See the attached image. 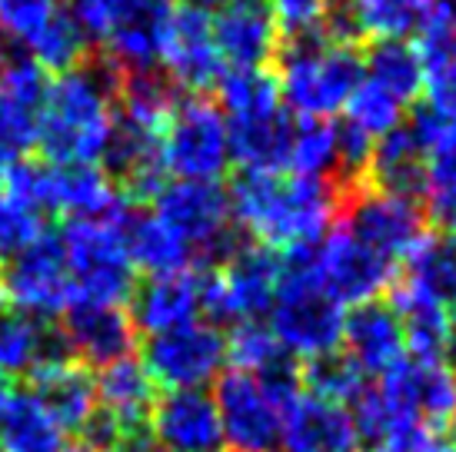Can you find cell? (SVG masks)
Wrapping results in <instances>:
<instances>
[{
	"label": "cell",
	"instance_id": "1",
	"mask_svg": "<svg viewBox=\"0 0 456 452\" xmlns=\"http://www.w3.org/2000/svg\"><path fill=\"white\" fill-rule=\"evenodd\" d=\"M227 197L233 223L277 253L320 243L343 206V190L333 180L293 174H240Z\"/></svg>",
	"mask_w": 456,
	"mask_h": 452
},
{
	"label": "cell",
	"instance_id": "2",
	"mask_svg": "<svg viewBox=\"0 0 456 452\" xmlns=\"http://www.w3.org/2000/svg\"><path fill=\"white\" fill-rule=\"evenodd\" d=\"M117 87L120 74L103 57L51 80L40 130L47 164L97 166L103 160L117 124Z\"/></svg>",
	"mask_w": 456,
	"mask_h": 452
},
{
	"label": "cell",
	"instance_id": "3",
	"mask_svg": "<svg viewBox=\"0 0 456 452\" xmlns=\"http://www.w3.org/2000/svg\"><path fill=\"white\" fill-rule=\"evenodd\" d=\"M363 80V57L350 40L327 30L293 37L280 51V101L304 120H330Z\"/></svg>",
	"mask_w": 456,
	"mask_h": 452
},
{
	"label": "cell",
	"instance_id": "4",
	"mask_svg": "<svg viewBox=\"0 0 456 452\" xmlns=\"http://www.w3.org/2000/svg\"><path fill=\"white\" fill-rule=\"evenodd\" d=\"M304 392L300 369L287 376H250L227 369L210 392L220 416V436L227 452H280L283 419L290 402Z\"/></svg>",
	"mask_w": 456,
	"mask_h": 452
},
{
	"label": "cell",
	"instance_id": "5",
	"mask_svg": "<svg viewBox=\"0 0 456 452\" xmlns=\"http://www.w3.org/2000/svg\"><path fill=\"white\" fill-rule=\"evenodd\" d=\"M343 306L314 283L300 263L283 256V279L266 313V329L273 333L280 350L297 359H320L340 350L343 339Z\"/></svg>",
	"mask_w": 456,
	"mask_h": 452
},
{
	"label": "cell",
	"instance_id": "6",
	"mask_svg": "<svg viewBox=\"0 0 456 452\" xmlns=\"http://www.w3.org/2000/svg\"><path fill=\"white\" fill-rule=\"evenodd\" d=\"M61 250L74 283L77 303L120 306L134 296V260L120 220H70L61 230Z\"/></svg>",
	"mask_w": 456,
	"mask_h": 452
},
{
	"label": "cell",
	"instance_id": "7",
	"mask_svg": "<svg viewBox=\"0 0 456 452\" xmlns=\"http://www.w3.org/2000/svg\"><path fill=\"white\" fill-rule=\"evenodd\" d=\"M283 279V253L247 243L230 253L220 270L200 277V316L210 327L256 323L270 313Z\"/></svg>",
	"mask_w": 456,
	"mask_h": 452
},
{
	"label": "cell",
	"instance_id": "8",
	"mask_svg": "<svg viewBox=\"0 0 456 452\" xmlns=\"http://www.w3.org/2000/svg\"><path fill=\"white\" fill-rule=\"evenodd\" d=\"M153 216L187 246L193 266L224 263L237 250L230 197L220 183L174 180L153 197Z\"/></svg>",
	"mask_w": 456,
	"mask_h": 452
},
{
	"label": "cell",
	"instance_id": "9",
	"mask_svg": "<svg viewBox=\"0 0 456 452\" xmlns=\"http://www.w3.org/2000/svg\"><path fill=\"white\" fill-rule=\"evenodd\" d=\"M167 176L187 183H216L230 166V124L220 103L207 97L177 101L160 140Z\"/></svg>",
	"mask_w": 456,
	"mask_h": 452
},
{
	"label": "cell",
	"instance_id": "10",
	"mask_svg": "<svg viewBox=\"0 0 456 452\" xmlns=\"http://www.w3.org/2000/svg\"><path fill=\"white\" fill-rule=\"evenodd\" d=\"M283 256H290L293 263L304 266L306 273L314 277V283L323 293H330L340 306L373 303L393 279L390 260H383L380 253L363 246L343 226L327 233L314 246H300V250H290Z\"/></svg>",
	"mask_w": 456,
	"mask_h": 452
},
{
	"label": "cell",
	"instance_id": "11",
	"mask_svg": "<svg viewBox=\"0 0 456 452\" xmlns=\"http://www.w3.org/2000/svg\"><path fill=\"white\" fill-rule=\"evenodd\" d=\"M346 210V233H354L363 246L380 253L383 260H406L427 237V216L417 206L413 197L387 193V190L370 187L367 180L343 193Z\"/></svg>",
	"mask_w": 456,
	"mask_h": 452
},
{
	"label": "cell",
	"instance_id": "12",
	"mask_svg": "<svg viewBox=\"0 0 456 452\" xmlns=\"http://www.w3.org/2000/svg\"><path fill=\"white\" fill-rule=\"evenodd\" d=\"M143 366L153 386L170 390H203L224 376L227 366V336L207 319H193L187 327L157 333L147 343Z\"/></svg>",
	"mask_w": 456,
	"mask_h": 452
},
{
	"label": "cell",
	"instance_id": "13",
	"mask_svg": "<svg viewBox=\"0 0 456 452\" xmlns=\"http://www.w3.org/2000/svg\"><path fill=\"white\" fill-rule=\"evenodd\" d=\"M0 277L7 289V303H17L20 313L44 319V323L64 316L77 303L57 233H44L34 246L13 256Z\"/></svg>",
	"mask_w": 456,
	"mask_h": 452
},
{
	"label": "cell",
	"instance_id": "14",
	"mask_svg": "<svg viewBox=\"0 0 456 452\" xmlns=\"http://www.w3.org/2000/svg\"><path fill=\"white\" fill-rule=\"evenodd\" d=\"M436 24H456L444 0H343L330 11L323 30L354 44L356 34L373 40L423 37Z\"/></svg>",
	"mask_w": 456,
	"mask_h": 452
},
{
	"label": "cell",
	"instance_id": "15",
	"mask_svg": "<svg viewBox=\"0 0 456 452\" xmlns=\"http://www.w3.org/2000/svg\"><path fill=\"white\" fill-rule=\"evenodd\" d=\"M160 63L167 70V80L177 87L207 90L220 84L227 67L220 61L214 40V20L207 11L197 7H170L160 40Z\"/></svg>",
	"mask_w": 456,
	"mask_h": 452
},
{
	"label": "cell",
	"instance_id": "16",
	"mask_svg": "<svg viewBox=\"0 0 456 452\" xmlns=\"http://www.w3.org/2000/svg\"><path fill=\"white\" fill-rule=\"evenodd\" d=\"M47 87L51 80L34 61H7L0 74V164H13L40 147Z\"/></svg>",
	"mask_w": 456,
	"mask_h": 452
},
{
	"label": "cell",
	"instance_id": "17",
	"mask_svg": "<svg viewBox=\"0 0 456 452\" xmlns=\"http://www.w3.org/2000/svg\"><path fill=\"white\" fill-rule=\"evenodd\" d=\"M157 452H224L216 402L207 390H170L147 416Z\"/></svg>",
	"mask_w": 456,
	"mask_h": 452
},
{
	"label": "cell",
	"instance_id": "18",
	"mask_svg": "<svg viewBox=\"0 0 456 452\" xmlns=\"http://www.w3.org/2000/svg\"><path fill=\"white\" fill-rule=\"evenodd\" d=\"M64 343L67 352L80 359V366L103 369L134 356L137 329L120 306H101V303H74L64 313Z\"/></svg>",
	"mask_w": 456,
	"mask_h": 452
},
{
	"label": "cell",
	"instance_id": "19",
	"mask_svg": "<svg viewBox=\"0 0 456 452\" xmlns=\"http://www.w3.org/2000/svg\"><path fill=\"white\" fill-rule=\"evenodd\" d=\"M343 356L363 373V376H387L393 366L406 359V336L400 316L390 303H363L354 306L343 319Z\"/></svg>",
	"mask_w": 456,
	"mask_h": 452
},
{
	"label": "cell",
	"instance_id": "20",
	"mask_svg": "<svg viewBox=\"0 0 456 452\" xmlns=\"http://www.w3.org/2000/svg\"><path fill=\"white\" fill-rule=\"evenodd\" d=\"M214 40L227 70H260L280 53V27L260 0H237L216 11Z\"/></svg>",
	"mask_w": 456,
	"mask_h": 452
},
{
	"label": "cell",
	"instance_id": "21",
	"mask_svg": "<svg viewBox=\"0 0 456 452\" xmlns=\"http://www.w3.org/2000/svg\"><path fill=\"white\" fill-rule=\"evenodd\" d=\"M380 383L400 400L419 429L446 426L456 413V369L450 363H419L406 356Z\"/></svg>",
	"mask_w": 456,
	"mask_h": 452
},
{
	"label": "cell",
	"instance_id": "22",
	"mask_svg": "<svg viewBox=\"0 0 456 452\" xmlns=\"http://www.w3.org/2000/svg\"><path fill=\"white\" fill-rule=\"evenodd\" d=\"M360 432L346 406L300 392L283 419L280 452H360Z\"/></svg>",
	"mask_w": 456,
	"mask_h": 452
},
{
	"label": "cell",
	"instance_id": "23",
	"mask_svg": "<svg viewBox=\"0 0 456 452\" xmlns=\"http://www.w3.org/2000/svg\"><path fill=\"white\" fill-rule=\"evenodd\" d=\"M130 323L137 333L157 336L167 329L200 319V273H167L151 277L130 296Z\"/></svg>",
	"mask_w": 456,
	"mask_h": 452
},
{
	"label": "cell",
	"instance_id": "24",
	"mask_svg": "<svg viewBox=\"0 0 456 452\" xmlns=\"http://www.w3.org/2000/svg\"><path fill=\"white\" fill-rule=\"evenodd\" d=\"M70 359L64 333L27 313H0V376H34L44 366Z\"/></svg>",
	"mask_w": 456,
	"mask_h": 452
},
{
	"label": "cell",
	"instance_id": "25",
	"mask_svg": "<svg viewBox=\"0 0 456 452\" xmlns=\"http://www.w3.org/2000/svg\"><path fill=\"white\" fill-rule=\"evenodd\" d=\"M30 379H34L30 392L64 432H84L90 419L97 416V390H94V376L87 373V366L64 359V363L44 366Z\"/></svg>",
	"mask_w": 456,
	"mask_h": 452
},
{
	"label": "cell",
	"instance_id": "26",
	"mask_svg": "<svg viewBox=\"0 0 456 452\" xmlns=\"http://www.w3.org/2000/svg\"><path fill=\"white\" fill-rule=\"evenodd\" d=\"M393 313L400 316L410 359L419 363H446L456 350V313L440 303L417 296L410 289H393Z\"/></svg>",
	"mask_w": 456,
	"mask_h": 452
},
{
	"label": "cell",
	"instance_id": "27",
	"mask_svg": "<svg viewBox=\"0 0 456 452\" xmlns=\"http://www.w3.org/2000/svg\"><path fill=\"white\" fill-rule=\"evenodd\" d=\"M230 124V160L243 166V174H287L293 140V117L283 107L250 120Z\"/></svg>",
	"mask_w": 456,
	"mask_h": 452
},
{
	"label": "cell",
	"instance_id": "28",
	"mask_svg": "<svg viewBox=\"0 0 456 452\" xmlns=\"http://www.w3.org/2000/svg\"><path fill=\"white\" fill-rule=\"evenodd\" d=\"M167 4L153 0L143 11L130 13L127 20L103 37V61L114 67L120 77L134 74H153V67L160 63V40H164L167 24Z\"/></svg>",
	"mask_w": 456,
	"mask_h": 452
},
{
	"label": "cell",
	"instance_id": "29",
	"mask_svg": "<svg viewBox=\"0 0 456 452\" xmlns=\"http://www.w3.org/2000/svg\"><path fill=\"white\" fill-rule=\"evenodd\" d=\"M94 390H97V413L110 416L117 423H147L157 400V386L137 356L103 366L94 376Z\"/></svg>",
	"mask_w": 456,
	"mask_h": 452
},
{
	"label": "cell",
	"instance_id": "30",
	"mask_svg": "<svg viewBox=\"0 0 456 452\" xmlns=\"http://www.w3.org/2000/svg\"><path fill=\"white\" fill-rule=\"evenodd\" d=\"M423 166H427V147L417 140L410 124H400L373 143L367 164L370 187L400 193V197H417L423 183Z\"/></svg>",
	"mask_w": 456,
	"mask_h": 452
},
{
	"label": "cell",
	"instance_id": "31",
	"mask_svg": "<svg viewBox=\"0 0 456 452\" xmlns=\"http://www.w3.org/2000/svg\"><path fill=\"white\" fill-rule=\"evenodd\" d=\"M0 452H67V432L30 390L11 392L0 413Z\"/></svg>",
	"mask_w": 456,
	"mask_h": 452
},
{
	"label": "cell",
	"instance_id": "32",
	"mask_svg": "<svg viewBox=\"0 0 456 452\" xmlns=\"http://www.w3.org/2000/svg\"><path fill=\"white\" fill-rule=\"evenodd\" d=\"M396 287L427 296L456 313V233L450 237L427 233L423 243L403 260V279Z\"/></svg>",
	"mask_w": 456,
	"mask_h": 452
},
{
	"label": "cell",
	"instance_id": "33",
	"mask_svg": "<svg viewBox=\"0 0 456 452\" xmlns=\"http://www.w3.org/2000/svg\"><path fill=\"white\" fill-rule=\"evenodd\" d=\"M124 239H127V253L130 260H134V270H143L151 277H167V273H187V270H193L187 246L153 214L124 216Z\"/></svg>",
	"mask_w": 456,
	"mask_h": 452
},
{
	"label": "cell",
	"instance_id": "34",
	"mask_svg": "<svg viewBox=\"0 0 456 452\" xmlns=\"http://www.w3.org/2000/svg\"><path fill=\"white\" fill-rule=\"evenodd\" d=\"M419 57L427 107L456 130V24L430 27L419 37Z\"/></svg>",
	"mask_w": 456,
	"mask_h": 452
},
{
	"label": "cell",
	"instance_id": "35",
	"mask_svg": "<svg viewBox=\"0 0 456 452\" xmlns=\"http://www.w3.org/2000/svg\"><path fill=\"white\" fill-rule=\"evenodd\" d=\"M423 57L410 40H377L363 61V80L390 93L393 101L406 103L423 90Z\"/></svg>",
	"mask_w": 456,
	"mask_h": 452
},
{
	"label": "cell",
	"instance_id": "36",
	"mask_svg": "<svg viewBox=\"0 0 456 452\" xmlns=\"http://www.w3.org/2000/svg\"><path fill=\"white\" fill-rule=\"evenodd\" d=\"M417 197L423 200V216L456 233V130L444 133L427 153Z\"/></svg>",
	"mask_w": 456,
	"mask_h": 452
},
{
	"label": "cell",
	"instance_id": "37",
	"mask_svg": "<svg viewBox=\"0 0 456 452\" xmlns=\"http://www.w3.org/2000/svg\"><path fill=\"white\" fill-rule=\"evenodd\" d=\"M227 363L240 373L250 376H287L297 373L300 366L293 363L287 352L280 350V343L273 339V333L266 329V323H240V327L230 329L227 336Z\"/></svg>",
	"mask_w": 456,
	"mask_h": 452
},
{
	"label": "cell",
	"instance_id": "38",
	"mask_svg": "<svg viewBox=\"0 0 456 452\" xmlns=\"http://www.w3.org/2000/svg\"><path fill=\"white\" fill-rule=\"evenodd\" d=\"M340 166V133L330 120H293L290 160L287 174L310 176V180H327V174H337Z\"/></svg>",
	"mask_w": 456,
	"mask_h": 452
},
{
	"label": "cell",
	"instance_id": "39",
	"mask_svg": "<svg viewBox=\"0 0 456 452\" xmlns=\"http://www.w3.org/2000/svg\"><path fill=\"white\" fill-rule=\"evenodd\" d=\"M283 107L277 77L260 70H227L220 80V110L227 120H250Z\"/></svg>",
	"mask_w": 456,
	"mask_h": 452
},
{
	"label": "cell",
	"instance_id": "40",
	"mask_svg": "<svg viewBox=\"0 0 456 452\" xmlns=\"http://www.w3.org/2000/svg\"><path fill=\"white\" fill-rule=\"evenodd\" d=\"M300 386H306V396H317V400L337 402V406H354L363 390H367V376L356 369L340 350L310 359L300 369Z\"/></svg>",
	"mask_w": 456,
	"mask_h": 452
},
{
	"label": "cell",
	"instance_id": "41",
	"mask_svg": "<svg viewBox=\"0 0 456 452\" xmlns=\"http://www.w3.org/2000/svg\"><path fill=\"white\" fill-rule=\"evenodd\" d=\"M346 120H343V130L356 133L367 143H377L383 140L390 130L400 126V117H403V103L393 101L390 93H383L380 87H373L367 80H360V87L354 90V97L346 101Z\"/></svg>",
	"mask_w": 456,
	"mask_h": 452
},
{
	"label": "cell",
	"instance_id": "42",
	"mask_svg": "<svg viewBox=\"0 0 456 452\" xmlns=\"http://www.w3.org/2000/svg\"><path fill=\"white\" fill-rule=\"evenodd\" d=\"M87 40L90 37L84 34V27L74 20V13L61 11L51 20V27L27 51L34 53V63H37L40 70L67 74V70H74V67L84 63V57H87Z\"/></svg>",
	"mask_w": 456,
	"mask_h": 452
},
{
	"label": "cell",
	"instance_id": "43",
	"mask_svg": "<svg viewBox=\"0 0 456 452\" xmlns=\"http://www.w3.org/2000/svg\"><path fill=\"white\" fill-rule=\"evenodd\" d=\"M44 233V214L37 206L17 200L11 193H0V263H11Z\"/></svg>",
	"mask_w": 456,
	"mask_h": 452
},
{
	"label": "cell",
	"instance_id": "44",
	"mask_svg": "<svg viewBox=\"0 0 456 452\" xmlns=\"http://www.w3.org/2000/svg\"><path fill=\"white\" fill-rule=\"evenodd\" d=\"M61 11V0H0V34L11 44L30 47Z\"/></svg>",
	"mask_w": 456,
	"mask_h": 452
},
{
	"label": "cell",
	"instance_id": "45",
	"mask_svg": "<svg viewBox=\"0 0 456 452\" xmlns=\"http://www.w3.org/2000/svg\"><path fill=\"white\" fill-rule=\"evenodd\" d=\"M264 7L273 13L280 30H287L290 37H304L323 30L333 0H264Z\"/></svg>",
	"mask_w": 456,
	"mask_h": 452
},
{
	"label": "cell",
	"instance_id": "46",
	"mask_svg": "<svg viewBox=\"0 0 456 452\" xmlns=\"http://www.w3.org/2000/svg\"><path fill=\"white\" fill-rule=\"evenodd\" d=\"M153 0H74V20L84 27L87 37H107L120 20H127L130 13L143 11Z\"/></svg>",
	"mask_w": 456,
	"mask_h": 452
},
{
	"label": "cell",
	"instance_id": "47",
	"mask_svg": "<svg viewBox=\"0 0 456 452\" xmlns=\"http://www.w3.org/2000/svg\"><path fill=\"white\" fill-rule=\"evenodd\" d=\"M370 452H453V446L446 440H440L430 429H419V432H410L403 440L390 442V446H380V449Z\"/></svg>",
	"mask_w": 456,
	"mask_h": 452
},
{
	"label": "cell",
	"instance_id": "48",
	"mask_svg": "<svg viewBox=\"0 0 456 452\" xmlns=\"http://www.w3.org/2000/svg\"><path fill=\"white\" fill-rule=\"evenodd\" d=\"M230 4H237V0H191V7L197 11H224Z\"/></svg>",
	"mask_w": 456,
	"mask_h": 452
},
{
	"label": "cell",
	"instance_id": "49",
	"mask_svg": "<svg viewBox=\"0 0 456 452\" xmlns=\"http://www.w3.org/2000/svg\"><path fill=\"white\" fill-rule=\"evenodd\" d=\"M7 400H11V390H7V379L0 376V413H4V406H7Z\"/></svg>",
	"mask_w": 456,
	"mask_h": 452
},
{
	"label": "cell",
	"instance_id": "50",
	"mask_svg": "<svg viewBox=\"0 0 456 452\" xmlns=\"http://www.w3.org/2000/svg\"><path fill=\"white\" fill-rule=\"evenodd\" d=\"M4 306H7V289H4V277H0V313H4Z\"/></svg>",
	"mask_w": 456,
	"mask_h": 452
},
{
	"label": "cell",
	"instance_id": "51",
	"mask_svg": "<svg viewBox=\"0 0 456 452\" xmlns=\"http://www.w3.org/2000/svg\"><path fill=\"white\" fill-rule=\"evenodd\" d=\"M446 426H450V442H453V446H456V413H453V419H450Z\"/></svg>",
	"mask_w": 456,
	"mask_h": 452
},
{
	"label": "cell",
	"instance_id": "52",
	"mask_svg": "<svg viewBox=\"0 0 456 452\" xmlns=\"http://www.w3.org/2000/svg\"><path fill=\"white\" fill-rule=\"evenodd\" d=\"M7 61H11V57H7V53L0 51V74H4V67H7Z\"/></svg>",
	"mask_w": 456,
	"mask_h": 452
},
{
	"label": "cell",
	"instance_id": "53",
	"mask_svg": "<svg viewBox=\"0 0 456 452\" xmlns=\"http://www.w3.org/2000/svg\"><path fill=\"white\" fill-rule=\"evenodd\" d=\"M4 174H7V166L0 164V193H4Z\"/></svg>",
	"mask_w": 456,
	"mask_h": 452
},
{
	"label": "cell",
	"instance_id": "54",
	"mask_svg": "<svg viewBox=\"0 0 456 452\" xmlns=\"http://www.w3.org/2000/svg\"><path fill=\"white\" fill-rule=\"evenodd\" d=\"M67 452H94L90 446H77V449H67Z\"/></svg>",
	"mask_w": 456,
	"mask_h": 452
},
{
	"label": "cell",
	"instance_id": "55",
	"mask_svg": "<svg viewBox=\"0 0 456 452\" xmlns=\"http://www.w3.org/2000/svg\"><path fill=\"white\" fill-rule=\"evenodd\" d=\"M453 356H456V350H453Z\"/></svg>",
	"mask_w": 456,
	"mask_h": 452
}]
</instances>
